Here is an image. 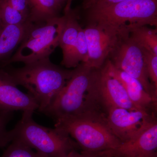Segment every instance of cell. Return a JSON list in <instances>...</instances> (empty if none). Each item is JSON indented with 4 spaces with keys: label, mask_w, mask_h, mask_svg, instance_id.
<instances>
[{
    "label": "cell",
    "mask_w": 157,
    "mask_h": 157,
    "mask_svg": "<svg viewBox=\"0 0 157 157\" xmlns=\"http://www.w3.org/2000/svg\"><path fill=\"white\" fill-rule=\"evenodd\" d=\"M30 6V21L33 23L45 22L59 16L61 6L54 0H29Z\"/></svg>",
    "instance_id": "obj_16"
},
{
    "label": "cell",
    "mask_w": 157,
    "mask_h": 157,
    "mask_svg": "<svg viewBox=\"0 0 157 157\" xmlns=\"http://www.w3.org/2000/svg\"><path fill=\"white\" fill-rule=\"evenodd\" d=\"M95 76L99 95L107 111L110 107L139 109L132 104L122 85L109 75L103 66L100 69H95Z\"/></svg>",
    "instance_id": "obj_12"
},
{
    "label": "cell",
    "mask_w": 157,
    "mask_h": 157,
    "mask_svg": "<svg viewBox=\"0 0 157 157\" xmlns=\"http://www.w3.org/2000/svg\"><path fill=\"white\" fill-rule=\"evenodd\" d=\"M65 25L59 42V46L63 53L61 64L67 69L73 68V61L74 52L78 40L79 29L82 27L79 23V9L65 7Z\"/></svg>",
    "instance_id": "obj_14"
},
{
    "label": "cell",
    "mask_w": 157,
    "mask_h": 157,
    "mask_svg": "<svg viewBox=\"0 0 157 157\" xmlns=\"http://www.w3.org/2000/svg\"><path fill=\"white\" fill-rule=\"evenodd\" d=\"M154 114V112L143 109L110 107L107 109L106 117L113 133L123 143L135 136Z\"/></svg>",
    "instance_id": "obj_10"
},
{
    "label": "cell",
    "mask_w": 157,
    "mask_h": 157,
    "mask_svg": "<svg viewBox=\"0 0 157 157\" xmlns=\"http://www.w3.org/2000/svg\"><path fill=\"white\" fill-rule=\"evenodd\" d=\"M14 9L20 12L29 21L30 16V6L29 0H6ZM31 22V21H30Z\"/></svg>",
    "instance_id": "obj_22"
},
{
    "label": "cell",
    "mask_w": 157,
    "mask_h": 157,
    "mask_svg": "<svg viewBox=\"0 0 157 157\" xmlns=\"http://www.w3.org/2000/svg\"><path fill=\"white\" fill-rule=\"evenodd\" d=\"M107 59L113 66L138 80L157 103L155 94L149 78L142 49L132 39L128 31L122 33Z\"/></svg>",
    "instance_id": "obj_7"
},
{
    "label": "cell",
    "mask_w": 157,
    "mask_h": 157,
    "mask_svg": "<svg viewBox=\"0 0 157 157\" xmlns=\"http://www.w3.org/2000/svg\"><path fill=\"white\" fill-rule=\"evenodd\" d=\"M88 49L85 64L92 69H100L107 60L123 31L107 29L93 23H87L83 29Z\"/></svg>",
    "instance_id": "obj_9"
},
{
    "label": "cell",
    "mask_w": 157,
    "mask_h": 157,
    "mask_svg": "<svg viewBox=\"0 0 157 157\" xmlns=\"http://www.w3.org/2000/svg\"><path fill=\"white\" fill-rule=\"evenodd\" d=\"M157 121L154 114L130 140L98 153L107 157H157Z\"/></svg>",
    "instance_id": "obj_8"
},
{
    "label": "cell",
    "mask_w": 157,
    "mask_h": 157,
    "mask_svg": "<svg viewBox=\"0 0 157 157\" xmlns=\"http://www.w3.org/2000/svg\"><path fill=\"white\" fill-rule=\"evenodd\" d=\"M148 25L127 26L130 37L143 49L157 54V29Z\"/></svg>",
    "instance_id": "obj_17"
},
{
    "label": "cell",
    "mask_w": 157,
    "mask_h": 157,
    "mask_svg": "<svg viewBox=\"0 0 157 157\" xmlns=\"http://www.w3.org/2000/svg\"><path fill=\"white\" fill-rule=\"evenodd\" d=\"M94 71V69L84 63L79 64L42 113L55 120L90 113H107L98 93Z\"/></svg>",
    "instance_id": "obj_1"
},
{
    "label": "cell",
    "mask_w": 157,
    "mask_h": 157,
    "mask_svg": "<svg viewBox=\"0 0 157 157\" xmlns=\"http://www.w3.org/2000/svg\"><path fill=\"white\" fill-rule=\"evenodd\" d=\"M0 13L4 25H25L32 23L20 12L12 8L6 0H0Z\"/></svg>",
    "instance_id": "obj_18"
},
{
    "label": "cell",
    "mask_w": 157,
    "mask_h": 157,
    "mask_svg": "<svg viewBox=\"0 0 157 157\" xmlns=\"http://www.w3.org/2000/svg\"><path fill=\"white\" fill-rule=\"evenodd\" d=\"M0 157H47L19 140H14L9 144Z\"/></svg>",
    "instance_id": "obj_19"
},
{
    "label": "cell",
    "mask_w": 157,
    "mask_h": 157,
    "mask_svg": "<svg viewBox=\"0 0 157 157\" xmlns=\"http://www.w3.org/2000/svg\"><path fill=\"white\" fill-rule=\"evenodd\" d=\"M67 157H107L99 153H93L81 151L78 153L77 151H73L70 152Z\"/></svg>",
    "instance_id": "obj_24"
},
{
    "label": "cell",
    "mask_w": 157,
    "mask_h": 157,
    "mask_svg": "<svg viewBox=\"0 0 157 157\" xmlns=\"http://www.w3.org/2000/svg\"><path fill=\"white\" fill-rule=\"evenodd\" d=\"M33 23L25 25H4L0 31V65L11 57Z\"/></svg>",
    "instance_id": "obj_15"
},
{
    "label": "cell",
    "mask_w": 157,
    "mask_h": 157,
    "mask_svg": "<svg viewBox=\"0 0 157 157\" xmlns=\"http://www.w3.org/2000/svg\"><path fill=\"white\" fill-rule=\"evenodd\" d=\"M95 0H83L82 3V8L84 10L89 9L92 6Z\"/></svg>",
    "instance_id": "obj_26"
},
{
    "label": "cell",
    "mask_w": 157,
    "mask_h": 157,
    "mask_svg": "<svg viewBox=\"0 0 157 157\" xmlns=\"http://www.w3.org/2000/svg\"><path fill=\"white\" fill-rule=\"evenodd\" d=\"M106 117L104 113L94 112L60 118L55 120V127L75 139L81 151L97 153L121 143L109 128Z\"/></svg>",
    "instance_id": "obj_3"
},
{
    "label": "cell",
    "mask_w": 157,
    "mask_h": 157,
    "mask_svg": "<svg viewBox=\"0 0 157 157\" xmlns=\"http://www.w3.org/2000/svg\"><path fill=\"white\" fill-rule=\"evenodd\" d=\"M33 113L23 112L21 119L9 131L12 141L19 140L47 157H67L80 149L64 131L37 124L33 119Z\"/></svg>",
    "instance_id": "obj_4"
},
{
    "label": "cell",
    "mask_w": 157,
    "mask_h": 157,
    "mask_svg": "<svg viewBox=\"0 0 157 157\" xmlns=\"http://www.w3.org/2000/svg\"><path fill=\"white\" fill-rule=\"evenodd\" d=\"M124 1H126V0H95L94 2L93 3L92 6H91L90 8L89 9H98V8H104V7L115 5V4Z\"/></svg>",
    "instance_id": "obj_23"
},
{
    "label": "cell",
    "mask_w": 157,
    "mask_h": 157,
    "mask_svg": "<svg viewBox=\"0 0 157 157\" xmlns=\"http://www.w3.org/2000/svg\"><path fill=\"white\" fill-rule=\"evenodd\" d=\"M87 23L121 32L127 26H157V0H126L115 5L86 10Z\"/></svg>",
    "instance_id": "obj_5"
},
{
    "label": "cell",
    "mask_w": 157,
    "mask_h": 157,
    "mask_svg": "<svg viewBox=\"0 0 157 157\" xmlns=\"http://www.w3.org/2000/svg\"><path fill=\"white\" fill-rule=\"evenodd\" d=\"M103 67L109 75L117 78L122 85L129 99L136 108L149 112H153V110L155 111L157 103L145 91L140 82L118 70L109 60L107 59Z\"/></svg>",
    "instance_id": "obj_13"
},
{
    "label": "cell",
    "mask_w": 157,
    "mask_h": 157,
    "mask_svg": "<svg viewBox=\"0 0 157 157\" xmlns=\"http://www.w3.org/2000/svg\"><path fill=\"white\" fill-rule=\"evenodd\" d=\"M13 117V112H0V148L7 146L11 142L9 131L7 126Z\"/></svg>",
    "instance_id": "obj_21"
},
{
    "label": "cell",
    "mask_w": 157,
    "mask_h": 157,
    "mask_svg": "<svg viewBox=\"0 0 157 157\" xmlns=\"http://www.w3.org/2000/svg\"><path fill=\"white\" fill-rule=\"evenodd\" d=\"M142 49L144 59L150 81L157 94V54Z\"/></svg>",
    "instance_id": "obj_20"
},
{
    "label": "cell",
    "mask_w": 157,
    "mask_h": 157,
    "mask_svg": "<svg viewBox=\"0 0 157 157\" xmlns=\"http://www.w3.org/2000/svg\"><path fill=\"white\" fill-rule=\"evenodd\" d=\"M39 107L35 98L18 89L6 70L0 67V112H34Z\"/></svg>",
    "instance_id": "obj_11"
},
{
    "label": "cell",
    "mask_w": 157,
    "mask_h": 157,
    "mask_svg": "<svg viewBox=\"0 0 157 157\" xmlns=\"http://www.w3.org/2000/svg\"><path fill=\"white\" fill-rule=\"evenodd\" d=\"M4 26V25H3L2 21V18H1V13H0V31L2 30Z\"/></svg>",
    "instance_id": "obj_27"
},
{
    "label": "cell",
    "mask_w": 157,
    "mask_h": 157,
    "mask_svg": "<svg viewBox=\"0 0 157 157\" xmlns=\"http://www.w3.org/2000/svg\"><path fill=\"white\" fill-rule=\"evenodd\" d=\"M2 67L14 84L28 90L39 104L38 111L42 113L71 78L73 71L54 64L49 58L25 64L22 67Z\"/></svg>",
    "instance_id": "obj_2"
},
{
    "label": "cell",
    "mask_w": 157,
    "mask_h": 157,
    "mask_svg": "<svg viewBox=\"0 0 157 157\" xmlns=\"http://www.w3.org/2000/svg\"><path fill=\"white\" fill-rule=\"evenodd\" d=\"M54 1L62 7L65 4H66L65 7H70L73 0H54Z\"/></svg>",
    "instance_id": "obj_25"
},
{
    "label": "cell",
    "mask_w": 157,
    "mask_h": 157,
    "mask_svg": "<svg viewBox=\"0 0 157 157\" xmlns=\"http://www.w3.org/2000/svg\"><path fill=\"white\" fill-rule=\"evenodd\" d=\"M65 16H57L45 22L33 23L28 29L18 48L10 58L0 65L12 63H30L49 56L57 46L65 25Z\"/></svg>",
    "instance_id": "obj_6"
}]
</instances>
